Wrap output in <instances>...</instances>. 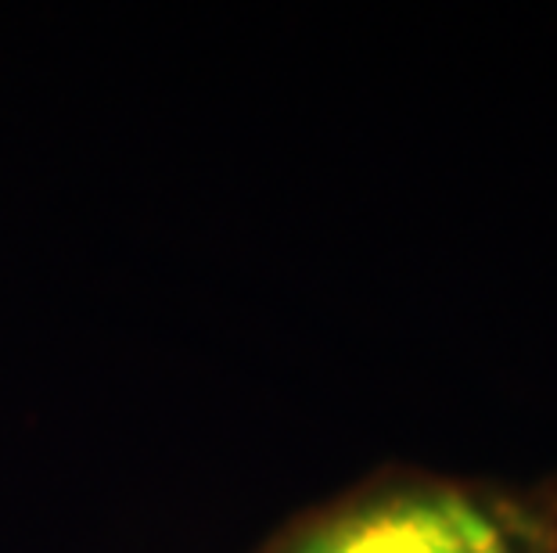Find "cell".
Segmentation results:
<instances>
[{
  "label": "cell",
  "mask_w": 557,
  "mask_h": 553,
  "mask_svg": "<svg viewBox=\"0 0 557 553\" xmlns=\"http://www.w3.org/2000/svg\"><path fill=\"white\" fill-rule=\"evenodd\" d=\"M263 553H518V546L490 503L418 481L338 503Z\"/></svg>",
  "instance_id": "obj_1"
}]
</instances>
